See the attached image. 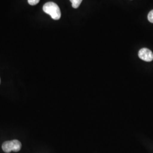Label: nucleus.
<instances>
[{"instance_id": "5", "label": "nucleus", "mask_w": 153, "mask_h": 153, "mask_svg": "<svg viewBox=\"0 0 153 153\" xmlns=\"http://www.w3.org/2000/svg\"><path fill=\"white\" fill-rule=\"evenodd\" d=\"M148 18L149 21L153 23V10L149 12V13L148 14Z\"/></svg>"}, {"instance_id": "3", "label": "nucleus", "mask_w": 153, "mask_h": 153, "mask_svg": "<svg viewBox=\"0 0 153 153\" xmlns=\"http://www.w3.org/2000/svg\"><path fill=\"white\" fill-rule=\"evenodd\" d=\"M138 56L142 60L150 62L153 60V53L152 51L148 48H142L138 52Z\"/></svg>"}, {"instance_id": "6", "label": "nucleus", "mask_w": 153, "mask_h": 153, "mask_svg": "<svg viewBox=\"0 0 153 153\" xmlns=\"http://www.w3.org/2000/svg\"><path fill=\"white\" fill-rule=\"evenodd\" d=\"M40 0H28V2L31 5H36L39 2Z\"/></svg>"}, {"instance_id": "1", "label": "nucleus", "mask_w": 153, "mask_h": 153, "mask_svg": "<svg viewBox=\"0 0 153 153\" xmlns=\"http://www.w3.org/2000/svg\"><path fill=\"white\" fill-rule=\"evenodd\" d=\"M43 10L46 14H49L52 19L59 20L61 16L60 9L59 6L55 2H49L44 4Z\"/></svg>"}, {"instance_id": "2", "label": "nucleus", "mask_w": 153, "mask_h": 153, "mask_svg": "<svg viewBox=\"0 0 153 153\" xmlns=\"http://www.w3.org/2000/svg\"><path fill=\"white\" fill-rule=\"evenodd\" d=\"M22 148V144L20 141L16 140L7 141L4 142L2 145V149L4 152L9 153L11 151L18 152L20 151Z\"/></svg>"}, {"instance_id": "4", "label": "nucleus", "mask_w": 153, "mask_h": 153, "mask_svg": "<svg viewBox=\"0 0 153 153\" xmlns=\"http://www.w3.org/2000/svg\"><path fill=\"white\" fill-rule=\"evenodd\" d=\"M71 2L72 7L74 9L78 8L81 5L82 0H70Z\"/></svg>"}, {"instance_id": "7", "label": "nucleus", "mask_w": 153, "mask_h": 153, "mask_svg": "<svg viewBox=\"0 0 153 153\" xmlns=\"http://www.w3.org/2000/svg\"><path fill=\"white\" fill-rule=\"evenodd\" d=\"M0 83H1V79H0Z\"/></svg>"}]
</instances>
